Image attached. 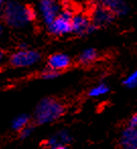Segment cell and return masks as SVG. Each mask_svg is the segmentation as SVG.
I'll return each mask as SVG.
<instances>
[{"label": "cell", "instance_id": "6da1fadb", "mask_svg": "<svg viewBox=\"0 0 137 149\" xmlns=\"http://www.w3.org/2000/svg\"><path fill=\"white\" fill-rule=\"evenodd\" d=\"M37 12L33 7L10 0L3 8V18L9 26L14 29L24 28L36 19Z\"/></svg>", "mask_w": 137, "mask_h": 149}, {"label": "cell", "instance_id": "7a4b0ae2", "mask_svg": "<svg viewBox=\"0 0 137 149\" xmlns=\"http://www.w3.org/2000/svg\"><path fill=\"white\" fill-rule=\"evenodd\" d=\"M65 107L61 102L53 97L43 98L38 104L35 110L34 118L37 124L45 125L57 121L63 116Z\"/></svg>", "mask_w": 137, "mask_h": 149}, {"label": "cell", "instance_id": "3957f363", "mask_svg": "<svg viewBox=\"0 0 137 149\" xmlns=\"http://www.w3.org/2000/svg\"><path fill=\"white\" fill-rule=\"evenodd\" d=\"M74 15L73 11L69 8L61 10L59 15L48 26V30L54 36H64L72 33L71 30V19Z\"/></svg>", "mask_w": 137, "mask_h": 149}, {"label": "cell", "instance_id": "277c9868", "mask_svg": "<svg viewBox=\"0 0 137 149\" xmlns=\"http://www.w3.org/2000/svg\"><path fill=\"white\" fill-rule=\"evenodd\" d=\"M41 59L39 52L29 49H20L10 57V64L17 68H27L34 66Z\"/></svg>", "mask_w": 137, "mask_h": 149}, {"label": "cell", "instance_id": "5b68a950", "mask_svg": "<svg viewBox=\"0 0 137 149\" xmlns=\"http://www.w3.org/2000/svg\"><path fill=\"white\" fill-rule=\"evenodd\" d=\"M39 12L43 22L48 26L59 15L61 12V7L55 0H40Z\"/></svg>", "mask_w": 137, "mask_h": 149}, {"label": "cell", "instance_id": "8992f818", "mask_svg": "<svg viewBox=\"0 0 137 149\" xmlns=\"http://www.w3.org/2000/svg\"><path fill=\"white\" fill-rule=\"evenodd\" d=\"M71 30L72 33L78 36H84L92 33L96 28L90 22V18L83 13H77L72 16L71 19Z\"/></svg>", "mask_w": 137, "mask_h": 149}, {"label": "cell", "instance_id": "52a82bcc", "mask_svg": "<svg viewBox=\"0 0 137 149\" xmlns=\"http://www.w3.org/2000/svg\"><path fill=\"white\" fill-rule=\"evenodd\" d=\"M114 19V14L107 8L103 6L96 5L94 7L90 14V22L94 24V28H101V26H108Z\"/></svg>", "mask_w": 137, "mask_h": 149}, {"label": "cell", "instance_id": "ba28073f", "mask_svg": "<svg viewBox=\"0 0 137 149\" xmlns=\"http://www.w3.org/2000/svg\"><path fill=\"white\" fill-rule=\"evenodd\" d=\"M98 5L107 8L114 15L123 16L128 12V5L124 0H96Z\"/></svg>", "mask_w": 137, "mask_h": 149}, {"label": "cell", "instance_id": "9c48e42d", "mask_svg": "<svg viewBox=\"0 0 137 149\" xmlns=\"http://www.w3.org/2000/svg\"><path fill=\"white\" fill-rule=\"evenodd\" d=\"M71 64V59L64 53H55L48 59V68L57 72L67 69Z\"/></svg>", "mask_w": 137, "mask_h": 149}, {"label": "cell", "instance_id": "30bf717a", "mask_svg": "<svg viewBox=\"0 0 137 149\" xmlns=\"http://www.w3.org/2000/svg\"><path fill=\"white\" fill-rule=\"evenodd\" d=\"M120 143L124 149L137 148V128L127 126L121 133Z\"/></svg>", "mask_w": 137, "mask_h": 149}, {"label": "cell", "instance_id": "8fae6325", "mask_svg": "<svg viewBox=\"0 0 137 149\" xmlns=\"http://www.w3.org/2000/svg\"><path fill=\"white\" fill-rule=\"evenodd\" d=\"M71 141V136L65 130L56 132L52 136H50L47 140L48 148L55 147V146H67V144Z\"/></svg>", "mask_w": 137, "mask_h": 149}, {"label": "cell", "instance_id": "7c38bea8", "mask_svg": "<svg viewBox=\"0 0 137 149\" xmlns=\"http://www.w3.org/2000/svg\"><path fill=\"white\" fill-rule=\"evenodd\" d=\"M96 58H98V52L96 51V49L88 48V49H85L81 52L78 57V61L79 63L83 65H88L94 61H96Z\"/></svg>", "mask_w": 137, "mask_h": 149}, {"label": "cell", "instance_id": "4fadbf2b", "mask_svg": "<svg viewBox=\"0 0 137 149\" xmlns=\"http://www.w3.org/2000/svg\"><path fill=\"white\" fill-rule=\"evenodd\" d=\"M110 91V88H109V85L107 83H99V84L94 85V87L89 89L88 91V96L92 98H98V97H101L103 95H106L107 93Z\"/></svg>", "mask_w": 137, "mask_h": 149}, {"label": "cell", "instance_id": "5bb4252c", "mask_svg": "<svg viewBox=\"0 0 137 149\" xmlns=\"http://www.w3.org/2000/svg\"><path fill=\"white\" fill-rule=\"evenodd\" d=\"M29 125V117L24 114L15 117L11 124L12 129L18 132H20L22 129H24V128L27 127Z\"/></svg>", "mask_w": 137, "mask_h": 149}, {"label": "cell", "instance_id": "9a60e30c", "mask_svg": "<svg viewBox=\"0 0 137 149\" xmlns=\"http://www.w3.org/2000/svg\"><path fill=\"white\" fill-rule=\"evenodd\" d=\"M123 83L128 88H135V87H137V69L124 79Z\"/></svg>", "mask_w": 137, "mask_h": 149}, {"label": "cell", "instance_id": "2e32d148", "mask_svg": "<svg viewBox=\"0 0 137 149\" xmlns=\"http://www.w3.org/2000/svg\"><path fill=\"white\" fill-rule=\"evenodd\" d=\"M58 75H59V72L52 70V69H50V68L46 69V70L42 73V77H43L44 79H47V80H52V79L57 78Z\"/></svg>", "mask_w": 137, "mask_h": 149}, {"label": "cell", "instance_id": "e0dca14e", "mask_svg": "<svg viewBox=\"0 0 137 149\" xmlns=\"http://www.w3.org/2000/svg\"><path fill=\"white\" fill-rule=\"evenodd\" d=\"M31 133H33V128L29 125L27 127H26L24 129H22V131L20 132V135L22 139H26V138H29V136L31 135Z\"/></svg>", "mask_w": 137, "mask_h": 149}, {"label": "cell", "instance_id": "ac0fdd59", "mask_svg": "<svg viewBox=\"0 0 137 149\" xmlns=\"http://www.w3.org/2000/svg\"><path fill=\"white\" fill-rule=\"evenodd\" d=\"M128 126H129V127L137 128V114L133 115V116L130 118L129 122H128Z\"/></svg>", "mask_w": 137, "mask_h": 149}, {"label": "cell", "instance_id": "d6986e66", "mask_svg": "<svg viewBox=\"0 0 137 149\" xmlns=\"http://www.w3.org/2000/svg\"><path fill=\"white\" fill-rule=\"evenodd\" d=\"M48 149H69L67 146H55V147H50Z\"/></svg>", "mask_w": 137, "mask_h": 149}, {"label": "cell", "instance_id": "ffe728a7", "mask_svg": "<svg viewBox=\"0 0 137 149\" xmlns=\"http://www.w3.org/2000/svg\"><path fill=\"white\" fill-rule=\"evenodd\" d=\"M3 57H4V54H3V51L0 49V64H1L2 60H3Z\"/></svg>", "mask_w": 137, "mask_h": 149}, {"label": "cell", "instance_id": "44dd1931", "mask_svg": "<svg viewBox=\"0 0 137 149\" xmlns=\"http://www.w3.org/2000/svg\"><path fill=\"white\" fill-rule=\"evenodd\" d=\"M3 33V26H2V24H0V36Z\"/></svg>", "mask_w": 137, "mask_h": 149}, {"label": "cell", "instance_id": "7402d4cb", "mask_svg": "<svg viewBox=\"0 0 137 149\" xmlns=\"http://www.w3.org/2000/svg\"><path fill=\"white\" fill-rule=\"evenodd\" d=\"M2 3H3V0H0V7L2 6Z\"/></svg>", "mask_w": 137, "mask_h": 149}, {"label": "cell", "instance_id": "603a6c76", "mask_svg": "<svg viewBox=\"0 0 137 149\" xmlns=\"http://www.w3.org/2000/svg\"><path fill=\"white\" fill-rule=\"evenodd\" d=\"M134 149H137V148H134Z\"/></svg>", "mask_w": 137, "mask_h": 149}]
</instances>
